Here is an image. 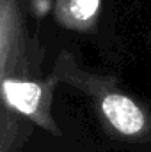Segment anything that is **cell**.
<instances>
[{
	"label": "cell",
	"instance_id": "cell-1",
	"mask_svg": "<svg viewBox=\"0 0 151 152\" xmlns=\"http://www.w3.org/2000/svg\"><path fill=\"white\" fill-rule=\"evenodd\" d=\"M52 73L59 85L80 92L100 131L124 152H151V106L117 76L84 69L70 51H61Z\"/></svg>",
	"mask_w": 151,
	"mask_h": 152
},
{
	"label": "cell",
	"instance_id": "cell-2",
	"mask_svg": "<svg viewBox=\"0 0 151 152\" xmlns=\"http://www.w3.org/2000/svg\"><path fill=\"white\" fill-rule=\"evenodd\" d=\"M57 78L53 73L44 80L32 78H2V115L13 113L14 118H25L52 134H59L50 108L53 99V90L57 87Z\"/></svg>",
	"mask_w": 151,
	"mask_h": 152
},
{
	"label": "cell",
	"instance_id": "cell-3",
	"mask_svg": "<svg viewBox=\"0 0 151 152\" xmlns=\"http://www.w3.org/2000/svg\"><path fill=\"white\" fill-rule=\"evenodd\" d=\"M101 0H57L53 5L55 23L66 30L87 34L94 28Z\"/></svg>",
	"mask_w": 151,
	"mask_h": 152
},
{
	"label": "cell",
	"instance_id": "cell-4",
	"mask_svg": "<svg viewBox=\"0 0 151 152\" xmlns=\"http://www.w3.org/2000/svg\"><path fill=\"white\" fill-rule=\"evenodd\" d=\"M52 7V0H30V9L36 12L38 18H43Z\"/></svg>",
	"mask_w": 151,
	"mask_h": 152
},
{
	"label": "cell",
	"instance_id": "cell-5",
	"mask_svg": "<svg viewBox=\"0 0 151 152\" xmlns=\"http://www.w3.org/2000/svg\"><path fill=\"white\" fill-rule=\"evenodd\" d=\"M142 41H144L146 48H148V50L151 51V30H150V32H146V34H144V37H142Z\"/></svg>",
	"mask_w": 151,
	"mask_h": 152
}]
</instances>
